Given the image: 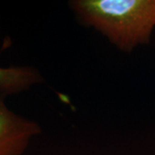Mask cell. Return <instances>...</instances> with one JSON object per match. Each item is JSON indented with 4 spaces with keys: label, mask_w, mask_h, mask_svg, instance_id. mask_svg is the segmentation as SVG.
<instances>
[{
    "label": "cell",
    "mask_w": 155,
    "mask_h": 155,
    "mask_svg": "<svg viewBox=\"0 0 155 155\" xmlns=\"http://www.w3.org/2000/svg\"><path fill=\"white\" fill-rule=\"evenodd\" d=\"M41 133L37 122L12 112L0 99V155H22Z\"/></svg>",
    "instance_id": "2"
},
{
    "label": "cell",
    "mask_w": 155,
    "mask_h": 155,
    "mask_svg": "<svg viewBox=\"0 0 155 155\" xmlns=\"http://www.w3.org/2000/svg\"><path fill=\"white\" fill-rule=\"evenodd\" d=\"M41 82L43 78L41 73L33 67H0V99L5 100L10 95L27 91L33 84Z\"/></svg>",
    "instance_id": "3"
},
{
    "label": "cell",
    "mask_w": 155,
    "mask_h": 155,
    "mask_svg": "<svg viewBox=\"0 0 155 155\" xmlns=\"http://www.w3.org/2000/svg\"><path fill=\"white\" fill-rule=\"evenodd\" d=\"M78 22L124 53L147 45L155 29V0H72Z\"/></svg>",
    "instance_id": "1"
}]
</instances>
